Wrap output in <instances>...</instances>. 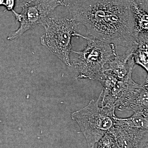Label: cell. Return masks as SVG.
I'll return each mask as SVG.
<instances>
[{
  "instance_id": "1",
  "label": "cell",
  "mask_w": 148,
  "mask_h": 148,
  "mask_svg": "<svg viewBox=\"0 0 148 148\" xmlns=\"http://www.w3.org/2000/svg\"><path fill=\"white\" fill-rule=\"evenodd\" d=\"M132 0H74L70 17L86 28L87 37L124 47L133 51L138 34Z\"/></svg>"
},
{
  "instance_id": "2",
  "label": "cell",
  "mask_w": 148,
  "mask_h": 148,
  "mask_svg": "<svg viewBox=\"0 0 148 148\" xmlns=\"http://www.w3.org/2000/svg\"><path fill=\"white\" fill-rule=\"evenodd\" d=\"M116 109L101 106L98 99L90 100L87 106L71 114L72 119L78 124L86 139L88 148L95 144L114 125Z\"/></svg>"
},
{
  "instance_id": "3",
  "label": "cell",
  "mask_w": 148,
  "mask_h": 148,
  "mask_svg": "<svg viewBox=\"0 0 148 148\" xmlns=\"http://www.w3.org/2000/svg\"><path fill=\"white\" fill-rule=\"evenodd\" d=\"M83 38L87 42L84 49L72 50L78 55L73 61L77 73V78L98 80L106 65L117 55L116 46L84 36Z\"/></svg>"
},
{
  "instance_id": "4",
  "label": "cell",
  "mask_w": 148,
  "mask_h": 148,
  "mask_svg": "<svg viewBox=\"0 0 148 148\" xmlns=\"http://www.w3.org/2000/svg\"><path fill=\"white\" fill-rule=\"evenodd\" d=\"M41 25L45 32L40 38L41 44L66 66H71L70 55L72 50V37L84 36L76 31L78 24L69 16L47 17Z\"/></svg>"
},
{
  "instance_id": "5",
  "label": "cell",
  "mask_w": 148,
  "mask_h": 148,
  "mask_svg": "<svg viewBox=\"0 0 148 148\" xmlns=\"http://www.w3.org/2000/svg\"><path fill=\"white\" fill-rule=\"evenodd\" d=\"M60 5L58 0H32L21 7V13H17L13 10L12 11V14L20 26L17 30L8 35L7 40L18 39L25 32L41 24Z\"/></svg>"
},
{
  "instance_id": "6",
  "label": "cell",
  "mask_w": 148,
  "mask_h": 148,
  "mask_svg": "<svg viewBox=\"0 0 148 148\" xmlns=\"http://www.w3.org/2000/svg\"><path fill=\"white\" fill-rule=\"evenodd\" d=\"M110 131L114 136L117 148H148V130L130 127L116 116Z\"/></svg>"
},
{
  "instance_id": "7",
  "label": "cell",
  "mask_w": 148,
  "mask_h": 148,
  "mask_svg": "<svg viewBox=\"0 0 148 148\" xmlns=\"http://www.w3.org/2000/svg\"><path fill=\"white\" fill-rule=\"evenodd\" d=\"M116 108L120 111H148V77L144 84L131 90Z\"/></svg>"
},
{
  "instance_id": "8",
  "label": "cell",
  "mask_w": 148,
  "mask_h": 148,
  "mask_svg": "<svg viewBox=\"0 0 148 148\" xmlns=\"http://www.w3.org/2000/svg\"><path fill=\"white\" fill-rule=\"evenodd\" d=\"M135 65L132 51L126 49L124 54H117L109 61L104 69L108 70L120 80L123 79L130 71L133 70Z\"/></svg>"
},
{
  "instance_id": "9",
  "label": "cell",
  "mask_w": 148,
  "mask_h": 148,
  "mask_svg": "<svg viewBox=\"0 0 148 148\" xmlns=\"http://www.w3.org/2000/svg\"><path fill=\"white\" fill-rule=\"evenodd\" d=\"M148 33L138 34L137 44L132 53L135 64L148 71Z\"/></svg>"
},
{
  "instance_id": "10",
  "label": "cell",
  "mask_w": 148,
  "mask_h": 148,
  "mask_svg": "<svg viewBox=\"0 0 148 148\" xmlns=\"http://www.w3.org/2000/svg\"><path fill=\"white\" fill-rule=\"evenodd\" d=\"M131 8L137 33H148V12L140 6L135 0L131 1Z\"/></svg>"
},
{
  "instance_id": "11",
  "label": "cell",
  "mask_w": 148,
  "mask_h": 148,
  "mask_svg": "<svg viewBox=\"0 0 148 148\" xmlns=\"http://www.w3.org/2000/svg\"><path fill=\"white\" fill-rule=\"evenodd\" d=\"M132 116L126 118H120L123 123L130 127L148 130V111L134 112Z\"/></svg>"
},
{
  "instance_id": "12",
  "label": "cell",
  "mask_w": 148,
  "mask_h": 148,
  "mask_svg": "<svg viewBox=\"0 0 148 148\" xmlns=\"http://www.w3.org/2000/svg\"><path fill=\"white\" fill-rule=\"evenodd\" d=\"M98 148H116V142L113 134L110 132L106 133L98 142Z\"/></svg>"
},
{
  "instance_id": "13",
  "label": "cell",
  "mask_w": 148,
  "mask_h": 148,
  "mask_svg": "<svg viewBox=\"0 0 148 148\" xmlns=\"http://www.w3.org/2000/svg\"><path fill=\"white\" fill-rule=\"evenodd\" d=\"M0 6H3L6 10L12 11L15 6V0H0Z\"/></svg>"
},
{
  "instance_id": "14",
  "label": "cell",
  "mask_w": 148,
  "mask_h": 148,
  "mask_svg": "<svg viewBox=\"0 0 148 148\" xmlns=\"http://www.w3.org/2000/svg\"><path fill=\"white\" fill-rule=\"evenodd\" d=\"M135 2L142 8L148 12V0H135Z\"/></svg>"
},
{
  "instance_id": "15",
  "label": "cell",
  "mask_w": 148,
  "mask_h": 148,
  "mask_svg": "<svg viewBox=\"0 0 148 148\" xmlns=\"http://www.w3.org/2000/svg\"><path fill=\"white\" fill-rule=\"evenodd\" d=\"M32 1V0H15V7L17 8L22 7Z\"/></svg>"
},
{
  "instance_id": "16",
  "label": "cell",
  "mask_w": 148,
  "mask_h": 148,
  "mask_svg": "<svg viewBox=\"0 0 148 148\" xmlns=\"http://www.w3.org/2000/svg\"><path fill=\"white\" fill-rule=\"evenodd\" d=\"M61 5H64L68 8L74 0H58Z\"/></svg>"
},
{
  "instance_id": "17",
  "label": "cell",
  "mask_w": 148,
  "mask_h": 148,
  "mask_svg": "<svg viewBox=\"0 0 148 148\" xmlns=\"http://www.w3.org/2000/svg\"></svg>"
}]
</instances>
